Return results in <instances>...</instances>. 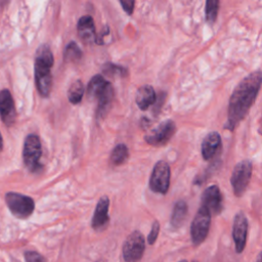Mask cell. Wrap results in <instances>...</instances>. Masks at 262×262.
<instances>
[{
	"label": "cell",
	"mask_w": 262,
	"mask_h": 262,
	"mask_svg": "<svg viewBox=\"0 0 262 262\" xmlns=\"http://www.w3.org/2000/svg\"><path fill=\"white\" fill-rule=\"evenodd\" d=\"M113 98H114L113 85L111 83H108V85L105 87V89L96 98V101H97V108H96L97 121L102 120L106 116V114L111 110Z\"/></svg>",
	"instance_id": "15"
},
{
	"label": "cell",
	"mask_w": 262,
	"mask_h": 262,
	"mask_svg": "<svg viewBox=\"0 0 262 262\" xmlns=\"http://www.w3.org/2000/svg\"><path fill=\"white\" fill-rule=\"evenodd\" d=\"M96 262H103V261H102V260H97Z\"/></svg>",
	"instance_id": "31"
},
{
	"label": "cell",
	"mask_w": 262,
	"mask_h": 262,
	"mask_svg": "<svg viewBox=\"0 0 262 262\" xmlns=\"http://www.w3.org/2000/svg\"><path fill=\"white\" fill-rule=\"evenodd\" d=\"M108 208H110V200L106 195H103L97 202L91 225L95 230L103 229L108 223Z\"/></svg>",
	"instance_id": "13"
},
{
	"label": "cell",
	"mask_w": 262,
	"mask_h": 262,
	"mask_svg": "<svg viewBox=\"0 0 262 262\" xmlns=\"http://www.w3.org/2000/svg\"><path fill=\"white\" fill-rule=\"evenodd\" d=\"M120 4L127 14L131 15L133 13V8H134V4H135V2L133 0H121Z\"/></svg>",
	"instance_id": "27"
},
{
	"label": "cell",
	"mask_w": 262,
	"mask_h": 262,
	"mask_svg": "<svg viewBox=\"0 0 262 262\" xmlns=\"http://www.w3.org/2000/svg\"><path fill=\"white\" fill-rule=\"evenodd\" d=\"M77 30H78L79 37L85 43H90L92 41H95L96 33H95V26H94V20L92 16L90 15L82 16L78 21Z\"/></svg>",
	"instance_id": "16"
},
{
	"label": "cell",
	"mask_w": 262,
	"mask_h": 262,
	"mask_svg": "<svg viewBox=\"0 0 262 262\" xmlns=\"http://www.w3.org/2000/svg\"><path fill=\"white\" fill-rule=\"evenodd\" d=\"M5 202L11 214L19 219L30 217L35 209V203L32 198L17 192H7Z\"/></svg>",
	"instance_id": "3"
},
{
	"label": "cell",
	"mask_w": 262,
	"mask_h": 262,
	"mask_svg": "<svg viewBox=\"0 0 262 262\" xmlns=\"http://www.w3.org/2000/svg\"><path fill=\"white\" fill-rule=\"evenodd\" d=\"M170 176L171 172L169 164L164 161H159L154 166L149 179V188L157 193H167L170 185Z\"/></svg>",
	"instance_id": "7"
},
{
	"label": "cell",
	"mask_w": 262,
	"mask_h": 262,
	"mask_svg": "<svg viewBox=\"0 0 262 262\" xmlns=\"http://www.w3.org/2000/svg\"><path fill=\"white\" fill-rule=\"evenodd\" d=\"M176 131L175 123L172 120H166L152 129L144 136V140L152 146H162L166 144Z\"/></svg>",
	"instance_id": "9"
},
{
	"label": "cell",
	"mask_w": 262,
	"mask_h": 262,
	"mask_svg": "<svg viewBox=\"0 0 262 262\" xmlns=\"http://www.w3.org/2000/svg\"><path fill=\"white\" fill-rule=\"evenodd\" d=\"M2 148H3V140H2V135L0 133V151L2 150Z\"/></svg>",
	"instance_id": "28"
},
{
	"label": "cell",
	"mask_w": 262,
	"mask_h": 262,
	"mask_svg": "<svg viewBox=\"0 0 262 262\" xmlns=\"http://www.w3.org/2000/svg\"><path fill=\"white\" fill-rule=\"evenodd\" d=\"M156 100H157L156 92L150 85H143L140 88H138L135 101L137 106L141 111L147 110L150 105L155 103Z\"/></svg>",
	"instance_id": "17"
},
{
	"label": "cell",
	"mask_w": 262,
	"mask_h": 262,
	"mask_svg": "<svg viewBox=\"0 0 262 262\" xmlns=\"http://www.w3.org/2000/svg\"><path fill=\"white\" fill-rule=\"evenodd\" d=\"M25 259L27 262H46V259L35 251H27L25 253Z\"/></svg>",
	"instance_id": "25"
},
{
	"label": "cell",
	"mask_w": 262,
	"mask_h": 262,
	"mask_svg": "<svg viewBox=\"0 0 262 262\" xmlns=\"http://www.w3.org/2000/svg\"><path fill=\"white\" fill-rule=\"evenodd\" d=\"M110 82H107L103 76L97 74L93 76L87 86V96L91 100H96V98L101 94V92L105 89V87L108 85Z\"/></svg>",
	"instance_id": "18"
},
{
	"label": "cell",
	"mask_w": 262,
	"mask_h": 262,
	"mask_svg": "<svg viewBox=\"0 0 262 262\" xmlns=\"http://www.w3.org/2000/svg\"><path fill=\"white\" fill-rule=\"evenodd\" d=\"M261 81L262 74L260 70H257L244 78L235 87L229 98L227 120L224 129L233 131L239 122L247 116L259 92Z\"/></svg>",
	"instance_id": "1"
},
{
	"label": "cell",
	"mask_w": 262,
	"mask_h": 262,
	"mask_svg": "<svg viewBox=\"0 0 262 262\" xmlns=\"http://www.w3.org/2000/svg\"><path fill=\"white\" fill-rule=\"evenodd\" d=\"M220 2L218 0H208L206 2V20L209 24H214L217 17Z\"/></svg>",
	"instance_id": "24"
},
{
	"label": "cell",
	"mask_w": 262,
	"mask_h": 262,
	"mask_svg": "<svg viewBox=\"0 0 262 262\" xmlns=\"http://www.w3.org/2000/svg\"><path fill=\"white\" fill-rule=\"evenodd\" d=\"M211 224V214L204 207H200L190 226V234L193 245L202 244L208 235Z\"/></svg>",
	"instance_id": "8"
},
{
	"label": "cell",
	"mask_w": 262,
	"mask_h": 262,
	"mask_svg": "<svg viewBox=\"0 0 262 262\" xmlns=\"http://www.w3.org/2000/svg\"><path fill=\"white\" fill-rule=\"evenodd\" d=\"M84 93V86L81 80H76L72 83L68 90V99L73 104H78L82 100Z\"/></svg>",
	"instance_id": "22"
},
{
	"label": "cell",
	"mask_w": 262,
	"mask_h": 262,
	"mask_svg": "<svg viewBox=\"0 0 262 262\" xmlns=\"http://www.w3.org/2000/svg\"><path fill=\"white\" fill-rule=\"evenodd\" d=\"M53 66V54L46 44L41 45L36 52L35 58V81L37 89L43 97H47L52 88L51 68Z\"/></svg>",
	"instance_id": "2"
},
{
	"label": "cell",
	"mask_w": 262,
	"mask_h": 262,
	"mask_svg": "<svg viewBox=\"0 0 262 262\" xmlns=\"http://www.w3.org/2000/svg\"><path fill=\"white\" fill-rule=\"evenodd\" d=\"M0 117L2 122L10 127L16 119V111L12 95L8 89L0 90Z\"/></svg>",
	"instance_id": "11"
},
{
	"label": "cell",
	"mask_w": 262,
	"mask_h": 262,
	"mask_svg": "<svg viewBox=\"0 0 262 262\" xmlns=\"http://www.w3.org/2000/svg\"><path fill=\"white\" fill-rule=\"evenodd\" d=\"M248 233V220L244 213L239 212L234 216L232 236L235 245L236 253H242L246 247Z\"/></svg>",
	"instance_id": "12"
},
{
	"label": "cell",
	"mask_w": 262,
	"mask_h": 262,
	"mask_svg": "<svg viewBox=\"0 0 262 262\" xmlns=\"http://www.w3.org/2000/svg\"><path fill=\"white\" fill-rule=\"evenodd\" d=\"M202 207L209 211L212 215H218L221 213L222 206V194L217 185H210L202 193Z\"/></svg>",
	"instance_id": "10"
},
{
	"label": "cell",
	"mask_w": 262,
	"mask_h": 262,
	"mask_svg": "<svg viewBox=\"0 0 262 262\" xmlns=\"http://www.w3.org/2000/svg\"><path fill=\"white\" fill-rule=\"evenodd\" d=\"M178 262H187L186 260H180V261H178Z\"/></svg>",
	"instance_id": "30"
},
{
	"label": "cell",
	"mask_w": 262,
	"mask_h": 262,
	"mask_svg": "<svg viewBox=\"0 0 262 262\" xmlns=\"http://www.w3.org/2000/svg\"><path fill=\"white\" fill-rule=\"evenodd\" d=\"M159 231H160V224L158 221H155L152 223V226H151V229L147 235V243L149 245H154L155 242L157 241L158 238V235H159Z\"/></svg>",
	"instance_id": "26"
},
{
	"label": "cell",
	"mask_w": 262,
	"mask_h": 262,
	"mask_svg": "<svg viewBox=\"0 0 262 262\" xmlns=\"http://www.w3.org/2000/svg\"><path fill=\"white\" fill-rule=\"evenodd\" d=\"M102 73L110 78H123L128 75V70L122 66L107 62L103 64Z\"/></svg>",
	"instance_id": "23"
},
{
	"label": "cell",
	"mask_w": 262,
	"mask_h": 262,
	"mask_svg": "<svg viewBox=\"0 0 262 262\" xmlns=\"http://www.w3.org/2000/svg\"><path fill=\"white\" fill-rule=\"evenodd\" d=\"M145 250V238L140 231H133L126 238L123 248V258L126 262H138Z\"/></svg>",
	"instance_id": "6"
},
{
	"label": "cell",
	"mask_w": 262,
	"mask_h": 262,
	"mask_svg": "<svg viewBox=\"0 0 262 262\" xmlns=\"http://www.w3.org/2000/svg\"><path fill=\"white\" fill-rule=\"evenodd\" d=\"M253 171V165L250 160H244L237 163L232 171L230 183L235 196H242L246 191Z\"/></svg>",
	"instance_id": "5"
},
{
	"label": "cell",
	"mask_w": 262,
	"mask_h": 262,
	"mask_svg": "<svg viewBox=\"0 0 262 262\" xmlns=\"http://www.w3.org/2000/svg\"><path fill=\"white\" fill-rule=\"evenodd\" d=\"M128 158H129L128 147L125 144L120 143L113 148L110 157V162L112 165L120 166L124 164L128 160Z\"/></svg>",
	"instance_id": "20"
},
{
	"label": "cell",
	"mask_w": 262,
	"mask_h": 262,
	"mask_svg": "<svg viewBox=\"0 0 262 262\" xmlns=\"http://www.w3.org/2000/svg\"><path fill=\"white\" fill-rule=\"evenodd\" d=\"M187 211H188L187 204L183 200L178 201L174 205V208L171 214V219H170V223L174 228H178L183 224L187 216Z\"/></svg>",
	"instance_id": "19"
},
{
	"label": "cell",
	"mask_w": 262,
	"mask_h": 262,
	"mask_svg": "<svg viewBox=\"0 0 262 262\" xmlns=\"http://www.w3.org/2000/svg\"><path fill=\"white\" fill-rule=\"evenodd\" d=\"M42 155L41 141L36 134H29L24 143L23 159L26 167L31 172H37L40 168V158Z\"/></svg>",
	"instance_id": "4"
},
{
	"label": "cell",
	"mask_w": 262,
	"mask_h": 262,
	"mask_svg": "<svg viewBox=\"0 0 262 262\" xmlns=\"http://www.w3.org/2000/svg\"><path fill=\"white\" fill-rule=\"evenodd\" d=\"M256 262H261V257H260V255L258 256V258H257V260H256Z\"/></svg>",
	"instance_id": "29"
},
{
	"label": "cell",
	"mask_w": 262,
	"mask_h": 262,
	"mask_svg": "<svg viewBox=\"0 0 262 262\" xmlns=\"http://www.w3.org/2000/svg\"><path fill=\"white\" fill-rule=\"evenodd\" d=\"M221 144V137L218 132L212 131L208 133L202 142V156L204 160H211L220 149Z\"/></svg>",
	"instance_id": "14"
},
{
	"label": "cell",
	"mask_w": 262,
	"mask_h": 262,
	"mask_svg": "<svg viewBox=\"0 0 262 262\" xmlns=\"http://www.w3.org/2000/svg\"><path fill=\"white\" fill-rule=\"evenodd\" d=\"M83 53L79 47V45L74 42L71 41L70 43L67 44L64 51H63V59L67 62H77L81 59Z\"/></svg>",
	"instance_id": "21"
}]
</instances>
